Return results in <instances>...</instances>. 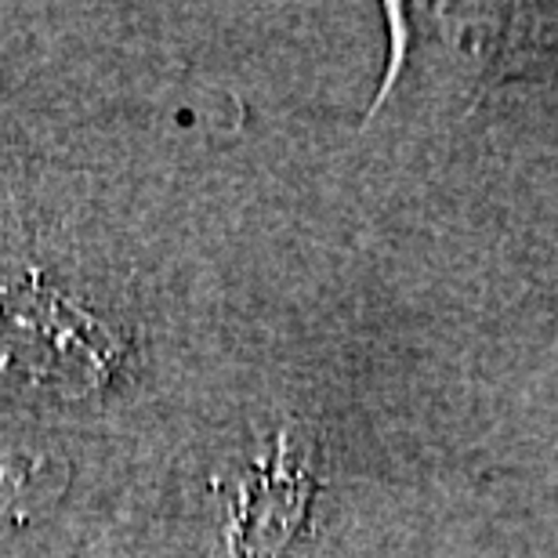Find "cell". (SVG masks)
I'll return each instance as SVG.
<instances>
[{
  "label": "cell",
  "mask_w": 558,
  "mask_h": 558,
  "mask_svg": "<svg viewBox=\"0 0 558 558\" xmlns=\"http://www.w3.org/2000/svg\"><path fill=\"white\" fill-rule=\"evenodd\" d=\"M70 486V468L54 453L0 446V537L33 526Z\"/></svg>",
  "instance_id": "obj_3"
},
{
  "label": "cell",
  "mask_w": 558,
  "mask_h": 558,
  "mask_svg": "<svg viewBox=\"0 0 558 558\" xmlns=\"http://www.w3.org/2000/svg\"><path fill=\"white\" fill-rule=\"evenodd\" d=\"M117 341L59 294L15 287L0 294V377L59 396H84L113 377Z\"/></svg>",
  "instance_id": "obj_1"
},
{
  "label": "cell",
  "mask_w": 558,
  "mask_h": 558,
  "mask_svg": "<svg viewBox=\"0 0 558 558\" xmlns=\"http://www.w3.org/2000/svg\"><path fill=\"white\" fill-rule=\"evenodd\" d=\"M312 475L287 435L276 439L269 461L243 472L229 494V558H279L308 511Z\"/></svg>",
  "instance_id": "obj_2"
}]
</instances>
